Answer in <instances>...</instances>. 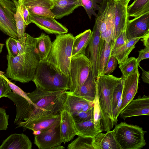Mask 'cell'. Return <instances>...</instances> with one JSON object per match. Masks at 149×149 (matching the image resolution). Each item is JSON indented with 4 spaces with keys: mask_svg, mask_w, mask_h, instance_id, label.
Masks as SVG:
<instances>
[{
    "mask_svg": "<svg viewBox=\"0 0 149 149\" xmlns=\"http://www.w3.org/2000/svg\"><path fill=\"white\" fill-rule=\"evenodd\" d=\"M36 38L25 33L18 43L19 53L15 57L6 56V78L26 83L32 81L40 62L36 48Z\"/></svg>",
    "mask_w": 149,
    "mask_h": 149,
    "instance_id": "6da1fadb",
    "label": "cell"
},
{
    "mask_svg": "<svg viewBox=\"0 0 149 149\" xmlns=\"http://www.w3.org/2000/svg\"><path fill=\"white\" fill-rule=\"evenodd\" d=\"M122 78L112 74L102 75L96 80L99 103L102 113L103 131H110L114 125L112 117V98L113 90Z\"/></svg>",
    "mask_w": 149,
    "mask_h": 149,
    "instance_id": "7a4b0ae2",
    "label": "cell"
},
{
    "mask_svg": "<svg viewBox=\"0 0 149 149\" xmlns=\"http://www.w3.org/2000/svg\"><path fill=\"white\" fill-rule=\"evenodd\" d=\"M25 94L35 106L31 119L44 114H61L63 110L64 105L67 96V91H47L36 88L33 91L25 93Z\"/></svg>",
    "mask_w": 149,
    "mask_h": 149,
    "instance_id": "3957f363",
    "label": "cell"
},
{
    "mask_svg": "<svg viewBox=\"0 0 149 149\" xmlns=\"http://www.w3.org/2000/svg\"><path fill=\"white\" fill-rule=\"evenodd\" d=\"M32 81L36 88L45 91H69L71 88L69 77L59 72L47 60L39 62Z\"/></svg>",
    "mask_w": 149,
    "mask_h": 149,
    "instance_id": "277c9868",
    "label": "cell"
},
{
    "mask_svg": "<svg viewBox=\"0 0 149 149\" xmlns=\"http://www.w3.org/2000/svg\"><path fill=\"white\" fill-rule=\"evenodd\" d=\"M74 37L70 33L57 34L52 42L50 53L46 60L61 72L69 76Z\"/></svg>",
    "mask_w": 149,
    "mask_h": 149,
    "instance_id": "5b68a950",
    "label": "cell"
},
{
    "mask_svg": "<svg viewBox=\"0 0 149 149\" xmlns=\"http://www.w3.org/2000/svg\"><path fill=\"white\" fill-rule=\"evenodd\" d=\"M113 130L121 149H141L146 145L144 135L147 132L139 126L121 122Z\"/></svg>",
    "mask_w": 149,
    "mask_h": 149,
    "instance_id": "8992f818",
    "label": "cell"
},
{
    "mask_svg": "<svg viewBox=\"0 0 149 149\" xmlns=\"http://www.w3.org/2000/svg\"><path fill=\"white\" fill-rule=\"evenodd\" d=\"M91 69V62L86 54H81L71 57L69 75L71 85L69 93L78 94Z\"/></svg>",
    "mask_w": 149,
    "mask_h": 149,
    "instance_id": "52a82bcc",
    "label": "cell"
},
{
    "mask_svg": "<svg viewBox=\"0 0 149 149\" xmlns=\"http://www.w3.org/2000/svg\"><path fill=\"white\" fill-rule=\"evenodd\" d=\"M17 7L12 0H0V30L9 37L17 39L14 16Z\"/></svg>",
    "mask_w": 149,
    "mask_h": 149,
    "instance_id": "ba28073f",
    "label": "cell"
},
{
    "mask_svg": "<svg viewBox=\"0 0 149 149\" xmlns=\"http://www.w3.org/2000/svg\"><path fill=\"white\" fill-rule=\"evenodd\" d=\"M60 121L34 135V143L39 149H52L62 143L60 133Z\"/></svg>",
    "mask_w": 149,
    "mask_h": 149,
    "instance_id": "9c48e42d",
    "label": "cell"
},
{
    "mask_svg": "<svg viewBox=\"0 0 149 149\" xmlns=\"http://www.w3.org/2000/svg\"><path fill=\"white\" fill-rule=\"evenodd\" d=\"M6 97L10 99L16 106V115L14 122L15 124L18 125L20 123L31 118L35 107L29 98L11 91Z\"/></svg>",
    "mask_w": 149,
    "mask_h": 149,
    "instance_id": "30bf717a",
    "label": "cell"
},
{
    "mask_svg": "<svg viewBox=\"0 0 149 149\" xmlns=\"http://www.w3.org/2000/svg\"><path fill=\"white\" fill-rule=\"evenodd\" d=\"M60 118L61 114H42L20 123L17 127H22L24 130L27 129L31 130L33 131L34 135H38L60 120Z\"/></svg>",
    "mask_w": 149,
    "mask_h": 149,
    "instance_id": "8fae6325",
    "label": "cell"
},
{
    "mask_svg": "<svg viewBox=\"0 0 149 149\" xmlns=\"http://www.w3.org/2000/svg\"><path fill=\"white\" fill-rule=\"evenodd\" d=\"M149 97L144 95L131 100L120 112V117L126 118L137 116L149 115Z\"/></svg>",
    "mask_w": 149,
    "mask_h": 149,
    "instance_id": "7c38bea8",
    "label": "cell"
},
{
    "mask_svg": "<svg viewBox=\"0 0 149 149\" xmlns=\"http://www.w3.org/2000/svg\"><path fill=\"white\" fill-rule=\"evenodd\" d=\"M149 32V13L128 20L126 33L128 41Z\"/></svg>",
    "mask_w": 149,
    "mask_h": 149,
    "instance_id": "4fadbf2b",
    "label": "cell"
},
{
    "mask_svg": "<svg viewBox=\"0 0 149 149\" xmlns=\"http://www.w3.org/2000/svg\"><path fill=\"white\" fill-rule=\"evenodd\" d=\"M31 23L48 34H60L67 33L68 30L54 17L30 14Z\"/></svg>",
    "mask_w": 149,
    "mask_h": 149,
    "instance_id": "5bb4252c",
    "label": "cell"
},
{
    "mask_svg": "<svg viewBox=\"0 0 149 149\" xmlns=\"http://www.w3.org/2000/svg\"><path fill=\"white\" fill-rule=\"evenodd\" d=\"M139 76L140 74L138 69L127 77L123 78V86L120 111L133 99L137 93Z\"/></svg>",
    "mask_w": 149,
    "mask_h": 149,
    "instance_id": "9a60e30c",
    "label": "cell"
},
{
    "mask_svg": "<svg viewBox=\"0 0 149 149\" xmlns=\"http://www.w3.org/2000/svg\"><path fill=\"white\" fill-rule=\"evenodd\" d=\"M94 105V102L70 93L67 91V96L64 105L63 110L73 116L81 111H88L93 108Z\"/></svg>",
    "mask_w": 149,
    "mask_h": 149,
    "instance_id": "2e32d148",
    "label": "cell"
},
{
    "mask_svg": "<svg viewBox=\"0 0 149 149\" xmlns=\"http://www.w3.org/2000/svg\"><path fill=\"white\" fill-rule=\"evenodd\" d=\"M100 39V33L95 23L91 36L88 46V55L86 56L91 62L92 72L96 80L97 77V61Z\"/></svg>",
    "mask_w": 149,
    "mask_h": 149,
    "instance_id": "e0dca14e",
    "label": "cell"
},
{
    "mask_svg": "<svg viewBox=\"0 0 149 149\" xmlns=\"http://www.w3.org/2000/svg\"><path fill=\"white\" fill-rule=\"evenodd\" d=\"M22 4L28 9L30 14L55 18L51 11L54 5L51 0H22Z\"/></svg>",
    "mask_w": 149,
    "mask_h": 149,
    "instance_id": "ac0fdd59",
    "label": "cell"
},
{
    "mask_svg": "<svg viewBox=\"0 0 149 149\" xmlns=\"http://www.w3.org/2000/svg\"><path fill=\"white\" fill-rule=\"evenodd\" d=\"M100 8L95 18V22L100 34L106 30L108 22L115 9L114 0H101Z\"/></svg>",
    "mask_w": 149,
    "mask_h": 149,
    "instance_id": "d6986e66",
    "label": "cell"
},
{
    "mask_svg": "<svg viewBox=\"0 0 149 149\" xmlns=\"http://www.w3.org/2000/svg\"><path fill=\"white\" fill-rule=\"evenodd\" d=\"M115 3V29L111 38L112 45L121 32L126 29L129 17L127 13L128 4H123L114 1Z\"/></svg>",
    "mask_w": 149,
    "mask_h": 149,
    "instance_id": "ffe728a7",
    "label": "cell"
},
{
    "mask_svg": "<svg viewBox=\"0 0 149 149\" xmlns=\"http://www.w3.org/2000/svg\"><path fill=\"white\" fill-rule=\"evenodd\" d=\"M75 121L72 115L63 110L61 113L60 129L62 143H65L72 139L76 135Z\"/></svg>",
    "mask_w": 149,
    "mask_h": 149,
    "instance_id": "44dd1931",
    "label": "cell"
},
{
    "mask_svg": "<svg viewBox=\"0 0 149 149\" xmlns=\"http://www.w3.org/2000/svg\"><path fill=\"white\" fill-rule=\"evenodd\" d=\"M32 143L23 133L12 134L4 140L0 149H31Z\"/></svg>",
    "mask_w": 149,
    "mask_h": 149,
    "instance_id": "7402d4cb",
    "label": "cell"
},
{
    "mask_svg": "<svg viewBox=\"0 0 149 149\" xmlns=\"http://www.w3.org/2000/svg\"><path fill=\"white\" fill-rule=\"evenodd\" d=\"M106 133L100 132L93 139L94 149H121L116 138L114 131H109Z\"/></svg>",
    "mask_w": 149,
    "mask_h": 149,
    "instance_id": "603a6c76",
    "label": "cell"
},
{
    "mask_svg": "<svg viewBox=\"0 0 149 149\" xmlns=\"http://www.w3.org/2000/svg\"><path fill=\"white\" fill-rule=\"evenodd\" d=\"M53 2L51 11L55 18L57 19L71 14L75 9L81 6L79 0H59Z\"/></svg>",
    "mask_w": 149,
    "mask_h": 149,
    "instance_id": "cb8c5ba5",
    "label": "cell"
},
{
    "mask_svg": "<svg viewBox=\"0 0 149 149\" xmlns=\"http://www.w3.org/2000/svg\"><path fill=\"white\" fill-rule=\"evenodd\" d=\"M111 46V42H108L100 38L97 61V77L102 74L106 68L110 56Z\"/></svg>",
    "mask_w": 149,
    "mask_h": 149,
    "instance_id": "d4e9b609",
    "label": "cell"
},
{
    "mask_svg": "<svg viewBox=\"0 0 149 149\" xmlns=\"http://www.w3.org/2000/svg\"><path fill=\"white\" fill-rule=\"evenodd\" d=\"M92 31L87 30L74 37L72 57L81 54H85V51L90 40Z\"/></svg>",
    "mask_w": 149,
    "mask_h": 149,
    "instance_id": "484cf974",
    "label": "cell"
},
{
    "mask_svg": "<svg viewBox=\"0 0 149 149\" xmlns=\"http://www.w3.org/2000/svg\"><path fill=\"white\" fill-rule=\"evenodd\" d=\"M96 90V79L93 76L91 69L88 77L81 87L78 94L77 95L89 101L94 102Z\"/></svg>",
    "mask_w": 149,
    "mask_h": 149,
    "instance_id": "4316f807",
    "label": "cell"
},
{
    "mask_svg": "<svg viewBox=\"0 0 149 149\" xmlns=\"http://www.w3.org/2000/svg\"><path fill=\"white\" fill-rule=\"evenodd\" d=\"M36 38V48L40 62L47 58L52 48V42L49 36L43 33Z\"/></svg>",
    "mask_w": 149,
    "mask_h": 149,
    "instance_id": "83f0119b",
    "label": "cell"
},
{
    "mask_svg": "<svg viewBox=\"0 0 149 149\" xmlns=\"http://www.w3.org/2000/svg\"><path fill=\"white\" fill-rule=\"evenodd\" d=\"M142 37L133 38L121 47L111 51L110 56H113L117 59L118 63L123 62L128 57V56L135 47V45Z\"/></svg>",
    "mask_w": 149,
    "mask_h": 149,
    "instance_id": "f1b7e54d",
    "label": "cell"
},
{
    "mask_svg": "<svg viewBox=\"0 0 149 149\" xmlns=\"http://www.w3.org/2000/svg\"><path fill=\"white\" fill-rule=\"evenodd\" d=\"M127 11L129 17H136L149 13V0H134L127 6Z\"/></svg>",
    "mask_w": 149,
    "mask_h": 149,
    "instance_id": "f546056e",
    "label": "cell"
},
{
    "mask_svg": "<svg viewBox=\"0 0 149 149\" xmlns=\"http://www.w3.org/2000/svg\"><path fill=\"white\" fill-rule=\"evenodd\" d=\"M74 124L76 135L78 136L94 138L100 132L95 127L93 119L80 123L75 122Z\"/></svg>",
    "mask_w": 149,
    "mask_h": 149,
    "instance_id": "4dcf8cb0",
    "label": "cell"
},
{
    "mask_svg": "<svg viewBox=\"0 0 149 149\" xmlns=\"http://www.w3.org/2000/svg\"><path fill=\"white\" fill-rule=\"evenodd\" d=\"M15 3L17 7L16 12L14 17L17 27L18 39H20L25 33L26 25L23 16L21 7L22 0H12Z\"/></svg>",
    "mask_w": 149,
    "mask_h": 149,
    "instance_id": "1f68e13d",
    "label": "cell"
},
{
    "mask_svg": "<svg viewBox=\"0 0 149 149\" xmlns=\"http://www.w3.org/2000/svg\"><path fill=\"white\" fill-rule=\"evenodd\" d=\"M94 138L78 136L69 144L68 149H94L93 144Z\"/></svg>",
    "mask_w": 149,
    "mask_h": 149,
    "instance_id": "d6a6232c",
    "label": "cell"
},
{
    "mask_svg": "<svg viewBox=\"0 0 149 149\" xmlns=\"http://www.w3.org/2000/svg\"><path fill=\"white\" fill-rule=\"evenodd\" d=\"M119 64V67L122 74L121 77L123 78L134 72L138 69L139 64L137 62L136 58L133 57L127 58Z\"/></svg>",
    "mask_w": 149,
    "mask_h": 149,
    "instance_id": "836d02e7",
    "label": "cell"
},
{
    "mask_svg": "<svg viewBox=\"0 0 149 149\" xmlns=\"http://www.w3.org/2000/svg\"><path fill=\"white\" fill-rule=\"evenodd\" d=\"M94 102L93 118L94 126L95 128L99 132H102L103 131L101 124L102 117L100 108L99 103L97 90Z\"/></svg>",
    "mask_w": 149,
    "mask_h": 149,
    "instance_id": "e575fe53",
    "label": "cell"
},
{
    "mask_svg": "<svg viewBox=\"0 0 149 149\" xmlns=\"http://www.w3.org/2000/svg\"><path fill=\"white\" fill-rule=\"evenodd\" d=\"M81 6L86 10L90 19H91L92 15L95 17L97 14L95 12L96 10H98L99 6L97 3H99L100 0H79Z\"/></svg>",
    "mask_w": 149,
    "mask_h": 149,
    "instance_id": "d590c367",
    "label": "cell"
},
{
    "mask_svg": "<svg viewBox=\"0 0 149 149\" xmlns=\"http://www.w3.org/2000/svg\"><path fill=\"white\" fill-rule=\"evenodd\" d=\"M123 82V79L122 78L121 81L116 86L113 90L112 102V118L119 102L122 99Z\"/></svg>",
    "mask_w": 149,
    "mask_h": 149,
    "instance_id": "8d00e7d4",
    "label": "cell"
},
{
    "mask_svg": "<svg viewBox=\"0 0 149 149\" xmlns=\"http://www.w3.org/2000/svg\"><path fill=\"white\" fill-rule=\"evenodd\" d=\"M6 45L10 56L15 57L18 55L19 51L16 39L9 37L6 41Z\"/></svg>",
    "mask_w": 149,
    "mask_h": 149,
    "instance_id": "74e56055",
    "label": "cell"
},
{
    "mask_svg": "<svg viewBox=\"0 0 149 149\" xmlns=\"http://www.w3.org/2000/svg\"><path fill=\"white\" fill-rule=\"evenodd\" d=\"M93 108L94 107L88 111H81L72 116L75 122L80 123L93 119Z\"/></svg>",
    "mask_w": 149,
    "mask_h": 149,
    "instance_id": "f35d334b",
    "label": "cell"
},
{
    "mask_svg": "<svg viewBox=\"0 0 149 149\" xmlns=\"http://www.w3.org/2000/svg\"><path fill=\"white\" fill-rule=\"evenodd\" d=\"M3 72L0 73V98L6 97L12 90L6 78L3 75Z\"/></svg>",
    "mask_w": 149,
    "mask_h": 149,
    "instance_id": "ab89813d",
    "label": "cell"
},
{
    "mask_svg": "<svg viewBox=\"0 0 149 149\" xmlns=\"http://www.w3.org/2000/svg\"><path fill=\"white\" fill-rule=\"evenodd\" d=\"M126 29L122 31L117 37L111 46V51L121 47L128 42L126 37Z\"/></svg>",
    "mask_w": 149,
    "mask_h": 149,
    "instance_id": "60d3db41",
    "label": "cell"
},
{
    "mask_svg": "<svg viewBox=\"0 0 149 149\" xmlns=\"http://www.w3.org/2000/svg\"><path fill=\"white\" fill-rule=\"evenodd\" d=\"M118 63L117 58L113 56H110L106 68L102 75L111 74L116 69Z\"/></svg>",
    "mask_w": 149,
    "mask_h": 149,
    "instance_id": "b9f144b4",
    "label": "cell"
},
{
    "mask_svg": "<svg viewBox=\"0 0 149 149\" xmlns=\"http://www.w3.org/2000/svg\"><path fill=\"white\" fill-rule=\"evenodd\" d=\"M9 118V115L7 114L6 109L0 107V131L7 129Z\"/></svg>",
    "mask_w": 149,
    "mask_h": 149,
    "instance_id": "7bdbcfd3",
    "label": "cell"
},
{
    "mask_svg": "<svg viewBox=\"0 0 149 149\" xmlns=\"http://www.w3.org/2000/svg\"><path fill=\"white\" fill-rule=\"evenodd\" d=\"M21 7L23 16L26 26L31 23L30 19V13L28 8L21 2Z\"/></svg>",
    "mask_w": 149,
    "mask_h": 149,
    "instance_id": "ee69618b",
    "label": "cell"
},
{
    "mask_svg": "<svg viewBox=\"0 0 149 149\" xmlns=\"http://www.w3.org/2000/svg\"><path fill=\"white\" fill-rule=\"evenodd\" d=\"M139 56L136 58L137 62L139 64L142 60L149 58V48L146 47L138 51Z\"/></svg>",
    "mask_w": 149,
    "mask_h": 149,
    "instance_id": "f6af8a7d",
    "label": "cell"
},
{
    "mask_svg": "<svg viewBox=\"0 0 149 149\" xmlns=\"http://www.w3.org/2000/svg\"><path fill=\"white\" fill-rule=\"evenodd\" d=\"M138 66H139L141 69L142 71L141 78L144 83L149 84V71H147L144 70L139 65Z\"/></svg>",
    "mask_w": 149,
    "mask_h": 149,
    "instance_id": "bcb514c9",
    "label": "cell"
},
{
    "mask_svg": "<svg viewBox=\"0 0 149 149\" xmlns=\"http://www.w3.org/2000/svg\"><path fill=\"white\" fill-rule=\"evenodd\" d=\"M145 47L149 48V32L144 35L141 39Z\"/></svg>",
    "mask_w": 149,
    "mask_h": 149,
    "instance_id": "7dc6e473",
    "label": "cell"
},
{
    "mask_svg": "<svg viewBox=\"0 0 149 149\" xmlns=\"http://www.w3.org/2000/svg\"><path fill=\"white\" fill-rule=\"evenodd\" d=\"M114 1L120 2L123 4H128L130 0H114Z\"/></svg>",
    "mask_w": 149,
    "mask_h": 149,
    "instance_id": "c3c4849f",
    "label": "cell"
},
{
    "mask_svg": "<svg viewBox=\"0 0 149 149\" xmlns=\"http://www.w3.org/2000/svg\"><path fill=\"white\" fill-rule=\"evenodd\" d=\"M64 148H65L63 146L60 145L54 147L52 148V149H63Z\"/></svg>",
    "mask_w": 149,
    "mask_h": 149,
    "instance_id": "681fc988",
    "label": "cell"
},
{
    "mask_svg": "<svg viewBox=\"0 0 149 149\" xmlns=\"http://www.w3.org/2000/svg\"><path fill=\"white\" fill-rule=\"evenodd\" d=\"M52 0L53 1H58V0Z\"/></svg>",
    "mask_w": 149,
    "mask_h": 149,
    "instance_id": "f907efd6",
    "label": "cell"
}]
</instances>
